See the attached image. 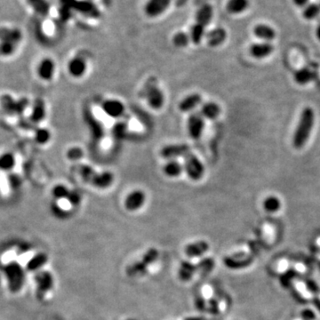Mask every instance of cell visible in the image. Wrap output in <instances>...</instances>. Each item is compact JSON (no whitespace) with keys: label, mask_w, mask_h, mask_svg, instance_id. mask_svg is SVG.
I'll list each match as a JSON object with an SVG mask.
<instances>
[{"label":"cell","mask_w":320,"mask_h":320,"mask_svg":"<svg viewBox=\"0 0 320 320\" xmlns=\"http://www.w3.org/2000/svg\"><path fill=\"white\" fill-rule=\"evenodd\" d=\"M315 124V112L311 107H306L300 117L299 123L297 125L293 144L296 149H301L307 144Z\"/></svg>","instance_id":"obj_1"},{"label":"cell","mask_w":320,"mask_h":320,"mask_svg":"<svg viewBox=\"0 0 320 320\" xmlns=\"http://www.w3.org/2000/svg\"><path fill=\"white\" fill-rule=\"evenodd\" d=\"M4 273L9 288L12 291L17 292L21 289L24 283V271L17 263H11L4 269Z\"/></svg>","instance_id":"obj_2"},{"label":"cell","mask_w":320,"mask_h":320,"mask_svg":"<svg viewBox=\"0 0 320 320\" xmlns=\"http://www.w3.org/2000/svg\"><path fill=\"white\" fill-rule=\"evenodd\" d=\"M184 160V165L183 169L185 170L188 176L192 180V181H198L201 179L205 168L204 165L202 164L201 161L197 159L196 155H194L191 152H189L187 155L183 157Z\"/></svg>","instance_id":"obj_3"},{"label":"cell","mask_w":320,"mask_h":320,"mask_svg":"<svg viewBox=\"0 0 320 320\" xmlns=\"http://www.w3.org/2000/svg\"><path fill=\"white\" fill-rule=\"evenodd\" d=\"M64 7H70L75 9L76 11L81 12L87 16L96 18L100 14L98 9L96 8L95 4L87 0H62Z\"/></svg>","instance_id":"obj_4"},{"label":"cell","mask_w":320,"mask_h":320,"mask_svg":"<svg viewBox=\"0 0 320 320\" xmlns=\"http://www.w3.org/2000/svg\"><path fill=\"white\" fill-rule=\"evenodd\" d=\"M2 108L7 114H22L23 111L29 105L27 99H21L20 101H14L10 95H4L1 98Z\"/></svg>","instance_id":"obj_5"},{"label":"cell","mask_w":320,"mask_h":320,"mask_svg":"<svg viewBox=\"0 0 320 320\" xmlns=\"http://www.w3.org/2000/svg\"><path fill=\"white\" fill-rule=\"evenodd\" d=\"M144 96L147 99L149 105L154 110H160L164 104V95L156 84L150 82V85H146Z\"/></svg>","instance_id":"obj_6"},{"label":"cell","mask_w":320,"mask_h":320,"mask_svg":"<svg viewBox=\"0 0 320 320\" xmlns=\"http://www.w3.org/2000/svg\"><path fill=\"white\" fill-rule=\"evenodd\" d=\"M204 117L200 112L195 111L190 114L188 119V132L193 140H198L202 136L205 128Z\"/></svg>","instance_id":"obj_7"},{"label":"cell","mask_w":320,"mask_h":320,"mask_svg":"<svg viewBox=\"0 0 320 320\" xmlns=\"http://www.w3.org/2000/svg\"><path fill=\"white\" fill-rule=\"evenodd\" d=\"M172 3V0H148L144 12L150 18H156L163 14Z\"/></svg>","instance_id":"obj_8"},{"label":"cell","mask_w":320,"mask_h":320,"mask_svg":"<svg viewBox=\"0 0 320 320\" xmlns=\"http://www.w3.org/2000/svg\"><path fill=\"white\" fill-rule=\"evenodd\" d=\"M187 144H170L161 150V156L168 160H175L177 158H183L189 152Z\"/></svg>","instance_id":"obj_9"},{"label":"cell","mask_w":320,"mask_h":320,"mask_svg":"<svg viewBox=\"0 0 320 320\" xmlns=\"http://www.w3.org/2000/svg\"><path fill=\"white\" fill-rule=\"evenodd\" d=\"M146 196L144 191L136 189L129 193L125 199V207L130 212H135L144 206Z\"/></svg>","instance_id":"obj_10"},{"label":"cell","mask_w":320,"mask_h":320,"mask_svg":"<svg viewBox=\"0 0 320 320\" xmlns=\"http://www.w3.org/2000/svg\"><path fill=\"white\" fill-rule=\"evenodd\" d=\"M102 108L106 115L110 116L114 119H118L119 117H121L125 111L123 103L119 100H113V99L105 101Z\"/></svg>","instance_id":"obj_11"},{"label":"cell","mask_w":320,"mask_h":320,"mask_svg":"<svg viewBox=\"0 0 320 320\" xmlns=\"http://www.w3.org/2000/svg\"><path fill=\"white\" fill-rule=\"evenodd\" d=\"M253 33H254L255 37L264 42H269V43L274 40L277 37L275 29H273L270 25L265 24V23H259V24L255 25V28L253 29Z\"/></svg>","instance_id":"obj_12"},{"label":"cell","mask_w":320,"mask_h":320,"mask_svg":"<svg viewBox=\"0 0 320 320\" xmlns=\"http://www.w3.org/2000/svg\"><path fill=\"white\" fill-rule=\"evenodd\" d=\"M274 51V46L269 42L255 43L251 45V55L255 59H264L270 56Z\"/></svg>","instance_id":"obj_13"},{"label":"cell","mask_w":320,"mask_h":320,"mask_svg":"<svg viewBox=\"0 0 320 320\" xmlns=\"http://www.w3.org/2000/svg\"><path fill=\"white\" fill-rule=\"evenodd\" d=\"M54 70L55 64L53 60L50 58H45L42 60L37 67V74L43 80L49 81L53 77Z\"/></svg>","instance_id":"obj_14"},{"label":"cell","mask_w":320,"mask_h":320,"mask_svg":"<svg viewBox=\"0 0 320 320\" xmlns=\"http://www.w3.org/2000/svg\"><path fill=\"white\" fill-rule=\"evenodd\" d=\"M21 39V32L18 29H0V43H5L14 45L20 43Z\"/></svg>","instance_id":"obj_15"},{"label":"cell","mask_w":320,"mask_h":320,"mask_svg":"<svg viewBox=\"0 0 320 320\" xmlns=\"http://www.w3.org/2000/svg\"><path fill=\"white\" fill-rule=\"evenodd\" d=\"M68 70L72 77L80 78L86 73V62L83 58L77 57L71 59L68 63Z\"/></svg>","instance_id":"obj_16"},{"label":"cell","mask_w":320,"mask_h":320,"mask_svg":"<svg viewBox=\"0 0 320 320\" xmlns=\"http://www.w3.org/2000/svg\"><path fill=\"white\" fill-rule=\"evenodd\" d=\"M113 175L110 172H95L90 183L99 189H106L113 182Z\"/></svg>","instance_id":"obj_17"},{"label":"cell","mask_w":320,"mask_h":320,"mask_svg":"<svg viewBox=\"0 0 320 320\" xmlns=\"http://www.w3.org/2000/svg\"><path fill=\"white\" fill-rule=\"evenodd\" d=\"M207 44L212 47H216L222 45L223 42L225 41L227 38V32L222 28H216V29L210 30L209 32L205 35Z\"/></svg>","instance_id":"obj_18"},{"label":"cell","mask_w":320,"mask_h":320,"mask_svg":"<svg viewBox=\"0 0 320 320\" xmlns=\"http://www.w3.org/2000/svg\"><path fill=\"white\" fill-rule=\"evenodd\" d=\"M213 17V6L209 4H205L199 7L196 13V22L198 24L206 27L210 24Z\"/></svg>","instance_id":"obj_19"},{"label":"cell","mask_w":320,"mask_h":320,"mask_svg":"<svg viewBox=\"0 0 320 320\" xmlns=\"http://www.w3.org/2000/svg\"><path fill=\"white\" fill-rule=\"evenodd\" d=\"M249 0H228L226 4V10L230 14L237 15L246 12L249 8Z\"/></svg>","instance_id":"obj_20"},{"label":"cell","mask_w":320,"mask_h":320,"mask_svg":"<svg viewBox=\"0 0 320 320\" xmlns=\"http://www.w3.org/2000/svg\"><path fill=\"white\" fill-rule=\"evenodd\" d=\"M208 250V245L205 241L191 243L186 246L185 254L189 257H200Z\"/></svg>","instance_id":"obj_21"},{"label":"cell","mask_w":320,"mask_h":320,"mask_svg":"<svg viewBox=\"0 0 320 320\" xmlns=\"http://www.w3.org/2000/svg\"><path fill=\"white\" fill-rule=\"evenodd\" d=\"M45 105L44 101L41 99H37L35 101L33 105L31 115L29 117V120L32 123H39L45 118Z\"/></svg>","instance_id":"obj_22"},{"label":"cell","mask_w":320,"mask_h":320,"mask_svg":"<svg viewBox=\"0 0 320 320\" xmlns=\"http://www.w3.org/2000/svg\"><path fill=\"white\" fill-rule=\"evenodd\" d=\"M202 102L201 95L197 94H193V95L187 96L186 98L183 99L180 103L179 109L182 112H189V111H194Z\"/></svg>","instance_id":"obj_23"},{"label":"cell","mask_w":320,"mask_h":320,"mask_svg":"<svg viewBox=\"0 0 320 320\" xmlns=\"http://www.w3.org/2000/svg\"><path fill=\"white\" fill-rule=\"evenodd\" d=\"M200 113L204 119H215L220 115L221 109L216 103L209 102L202 105Z\"/></svg>","instance_id":"obj_24"},{"label":"cell","mask_w":320,"mask_h":320,"mask_svg":"<svg viewBox=\"0 0 320 320\" xmlns=\"http://www.w3.org/2000/svg\"><path fill=\"white\" fill-rule=\"evenodd\" d=\"M26 2L35 12L42 16H46L49 13L51 7L47 0H26Z\"/></svg>","instance_id":"obj_25"},{"label":"cell","mask_w":320,"mask_h":320,"mask_svg":"<svg viewBox=\"0 0 320 320\" xmlns=\"http://www.w3.org/2000/svg\"><path fill=\"white\" fill-rule=\"evenodd\" d=\"M164 174L168 177H177L183 171V166L176 160H168L163 167Z\"/></svg>","instance_id":"obj_26"},{"label":"cell","mask_w":320,"mask_h":320,"mask_svg":"<svg viewBox=\"0 0 320 320\" xmlns=\"http://www.w3.org/2000/svg\"><path fill=\"white\" fill-rule=\"evenodd\" d=\"M205 27L196 22L190 29V33H189L190 41L195 45H199L201 43L202 39L205 37Z\"/></svg>","instance_id":"obj_27"},{"label":"cell","mask_w":320,"mask_h":320,"mask_svg":"<svg viewBox=\"0 0 320 320\" xmlns=\"http://www.w3.org/2000/svg\"><path fill=\"white\" fill-rule=\"evenodd\" d=\"M320 4L317 3H310L303 8V17L307 21L315 20L320 16Z\"/></svg>","instance_id":"obj_28"},{"label":"cell","mask_w":320,"mask_h":320,"mask_svg":"<svg viewBox=\"0 0 320 320\" xmlns=\"http://www.w3.org/2000/svg\"><path fill=\"white\" fill-rule=\"evenodd\" d=\"M314 78V74L312 70L308 69H301L295 73V80L299 85H305L311 82Z\"/></svg>","instance_id":"obj_29"},{"label":"cell","mask_w":320,"mask_h":320,"mask_svg":"<svg viewBox=\"0 0 320 320\" xmlns=\"http://www.w3.org/2000/svg\"><path fill=\"white\" fill-rule=\"evenodd\" d=\"M15 165V158L10 152L4 153L0 156V169L3 171H10Z\"/></svg>","instance_id":"obj_30"},{"label":"cell","mask_w":320,"mask_h":320,"mask_svg":"<svg viewBox=\"0 0 320 320\" xmlns=\"http://www.w3.org/2000/svg\"><path fill=\"white\" fill-rule=\"evenodd\" d=\"M190 42V37L188 33L178 32L172 37V43L176 47L179 48H183L185 46L189 45Z\"/></svg>","instance_id":"obj_31"},{"label":"cell","mask_w":320,"mask_h":320,"mask_svg":"<svg viewBox=\"0 0 320 320\" xmlns=\"http://www.w3.org/2000/svg\"><path fill=\"white\" fill-rule=\"evenodd\" d=\"M47 261L46 255L44 254H39L35 257H33L29 263H28V269L29 271H35L39 268L44 266Z\"/></svg>","instance_id":"obj_32"},{"label":"cell","mask_w":320,"mask_h":320,"mask_svg":"<svg viewBox=\"0 0 320 320\" xmlns=\"http://www.w3.org/2000/svg\"><path fill=\"white\" fill-rule=\"evenodd\" d=\"M280 206H281V203L279 201V198L274 196L267 197L263 202V207L268 212H276L279 210Z\"/></svg>","instance_id":"obj_33"},{"label":"cell","mask_w":320,"mask_h":320,"mask_svg":"<svg viewBox=\"0 0 320 320\" xmlns=\"http://www.w3.org/2000/svg\"><path fill=\"white\" fill-rule=\"evenodd\" d=\"M70 189H68L65 185L58 184L53 187L52 194L56 200H61V199L67 198L70 194Z\"/></svg>","instance_id":"obj_34"},{"label":"cell","mask_w":320,"mask_h":320,"mask_svg":"<svg viewBox=\"0 0 320 320\" xmlns=\"http://www.w3.org/2000/svg\"><path fill=\"white\" fill-rule=\"evenodd\" d=\"M38 284H39V288L45 291L49 290L53 288V277L49 273H43L38 279Z\"/></svg>","instance_id":"obj_35"},{"label":"cell","mask_w":320,"mask_h":320,"mask_svg":"<svg viewBox=\"0 0 320 320\" xmlns=\"http://www.w3.org/2000/svg\"><path fill=\"white\" fill-rule=\"evenodd\" d=\"M51 139V133L45 128H39L36 131L35 140L37 144H45Z\"/></svg>","instance_id":"obj_36"},{"label":"cell","mask_w":320,"mask_h":320,"mask_svg":"<svg viewBox=\"0 0 320 320\" xmlns=\"http://www.w3.org/2000/svg\"><path fill=\"white\" fill-rule=\"evenodd\" d=\"M180 269V278L184 281H188L189 279H191L194 272H195V268L189 263H184Z\"/></svg>","instance_id":"obj_37"},{"label":"cell","mask_w":320,"mask_h":320,"mask_svg":"<svg viewBox=\"0 0 320 320\" xmlns=\"http://www.w3.org/2000/svg\"><path fill=\"white\" fill-rule=\"evenodd\" d=\"M78 171H79V174H80V176L82 177L83 180L90 183L92 177L95 174V170L89 165H81Z\"/></svg>","instance_id":"obj_38"},{"label":"cell","mask_w":320,"mask_h":320,"mask_svg":"<svg viewBox=\"0 0 320 320\" xmlns=\"http://www.w3.org/2000/svg\"><path fill=\"white\" fill-rule=\"evenodd\" d=\"M67 157L70 160L72 161H77L80 159H82L83 151L78 147H73V148L70 149L68 152H67Z\"/></svg>","instance_id":"obj_39"},{"label":"cell","mask_w":320,"mask_h":320,"mask_svg":"<svg viewBox=\"0 0 320 320\" xmlns=\"http://www.w3.org/2000/svg\"><path fill=\"white\" fill-rule=\"evenodd\" d=\"M67 200L71 205H78L81 201V197L79 193L77 191H70V194L67 197Z\"/></svg>","instance_id":"obj_40"},{"label":"cell","mask_w":320,"mask_h":320,"mask_svg":"<svg viewBox=\"0 0 320 320\" xmlns=\"http://www.w3.org/2000/svg\"><path fill=\"white\" fill-rule=\"evenodd\" d=\"M9 182H10V185L12 186L13 189H16V188L21 186V178L19 176H17L16 174H12V175L9 177Z\"/></svg>","instance_id":"obj_41"},{"label":"cell","mask_w":320,"mask_h":320,"mask_svg":"<svg viewBox=\"0 0 320 320\" xmlns=\"http://www.w3.org/2000/svg\"><path fill=\"white\" fill-rule=\"evenodd\" d=\"M294 4L297 6V7H301V8H304L307 4H310V0H292Z\"/></svg>","instance_id":"obj_42"},{"label":"cell","mask_w":320,"mask_h":320,"mask_svg":"<svg viewBox=\"0 0 320 320\" xmlns=\"http://www.w3.org/2000/svg\"><path fill=\"white\" fill-rule=\"evenodd\" d=\"M126 127L124 126L123 124H120L118 127L115 128V135L117 136H122L124 135V131H125Z\"/></svg>","instance_id":"obj_43"},{"label":"cell","mask_w":320,"mask_h":320,"mask_svg":"<svg viewBox=\"0 0 320 320\" xmlns=\"http://www.w3.org/2000/svg\"><path fill=\"white\" fill-rule=\"evenodd\" d=\"M316 35L317 37H318V39L320 41V25L318 27V29H317Z\"/></svg>","instance_id":"obj_44"},{"label":"cell","mask_w":320,"mask_h":320,"mask_svg":"<svg viewBox=\"0 0 320 320\" xmlns=\"http://www.w3.org/2000/svg\"></svg>","instance_id":"obj_45"}]
</instances>
